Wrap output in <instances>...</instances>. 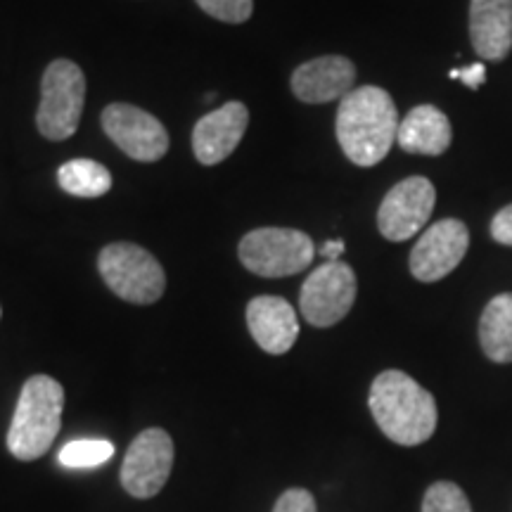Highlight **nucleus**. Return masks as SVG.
<instances>
[{"instance_id":"nucleus-1","label":"nucleus","mask_w":512,"mask_h":512,"mask_svg":"<svg viewBox=\"0 0 512 512\" xmlns=\"http://www.w3.org/2000/svg\"><path fill=\"white\" fill-rule=\"evenodd\" d=\"M399 124L392 95L384 88L361 86L339 100L337 140L356 166L380 164L396 143Z\"/></svg>"},{"instance_id":"nucleus-2","label":"nucleus","mask_w":512,"mask_h":512,"mask_svg":"<svg viewBox=\"0 0 512 512\" xmlns=\"http://www.w3.org/2000/svg\"><path fill=\"white\" fill-rule=\"evenodd\" d=\"M368 406L384 437L399 446L425 444L437 430V401L403 370H384L375 377Z\"/></svg>"},{"instance_id":"nucleus-3","label":"nucleus","mask_w":512,"mask_h":512,"mask_svg":"<svg viewBox=\"0 0 512 512\" xmlns=\"http://www.w3.org/2000/svg\"><path fill=\"white\" fill-rule=\"evenodd\" d=\"M64 389L48 375L24 382L8 430V448L17 460H38L50 451L62 427Z\"/></svg>"},{"instance_id":"nucleus-4","label":"nucleus","mask_w":512,"mask_h":512,"mask_svg":"<svg viewBox=\"0 0 512 512\" xmlns=\"http://www.w3.org/2000/svg\"><path fill=\"white\" fill-rule=\"evenodd\" d=\"M98 268L107 287L131 304H155L166 290V275L147 249L133 242H114L98 256Z\"/></svg>"},{"instance_id":"nucleus-5","label":"nucleus","mask_w":512,"mask_h":512,"mask_svg":"<svg viewBox=\"0 0 512 512\" xmlns=\"http://www.w3.org/2000/svg\"><path fill=\"white\" fill-rule=\"evenodd\" d=\"M240 261L261 278H287L306 271L316 259L309 235L294 228H256L240 240Z\"/></svg>"},{"instance_id":"nucleus-6","label":"nucleus","mask_w":512,"mask_h":512,"mask_svg":"<svg viewBox=\"0 0 512 512\" xmlns=\"http://www.w3.org/2000/svg\"><path fill=\"white\" fill-rule=\"evenodd\" d=\"M86 100V76L81 67L69 60L48 64L41 81V105L36 112V126L48 140H67L79 128Z\"/></svg>"},{"instance_id":"nucleus-7","label":"nucleus","mask_w":512,"mask_h":512,"mask_svg":"<svg viewBox=\"0 0 512 512\" xmlns=\"http://www.w3.org/2000/svg\"><path fill=\"white\" fill-rule=\"evenodd\" d=\"M356 273L344 261H325L304 280L299 309L313 328H332L347 318L356 302Z\"/></svg>"},{"instance_id":"nucleus-8","label":"nucleus","mask_w":512,"mask_h":512,"mask_svg":"<svg viewBox=\"0 0 512 512\" xmlns=\"http://www.w3.org/2000/svg\"><path fill=\"white\" fill-rule=\"evenodd\" d=\"M434 207H437L434 183L425 176H411L396 183L384 195L380 209H377V228L384 240L406 242L427 226Z\"/></svg>"},{"instance_id":"nucleus-9","label":"nucleus","mask_w":512,"mask_h":512,"mask_svg":"<svg viewBox=\"0 0 512 512\" xmlns=\"http://www.w3.org/2000/svg\"><path fill=\"white\" fill-rule=\"evenodd\" d=\"M174 467V439L169 432L150 427L128 446L121 465V486L133 498H152L164 489Z\"/></svg>"},{"instance_id":"nucleus-10","label":"nucleus","mask_w":512,"mask_h":512,"mask_svg":"<svg viewBox=\"0 0 512 512\" xmlns=\"http://www.w3.org/2000/svg\"><path fill=\"white\" fill-rule=\"evenodd\" d=\"M102 128L136 162H157L169 152L164 124L140 107L114 102L102 112Z\"/></svg>"},{"instance_id":"nucleus-11","label":"nucleus","mask_w":512,"mask_h":512,"mask_svg":"<svg viewBox=\"0 0 512 512\" xmlns=\"http://www.w3.org/2000/svg\"><path fill=\"white\" fill-rule=\"evenodd\" d=\"M470 247V230L463 221L444 219L432 223L411 252V273L420 283H439L453 273Z\"/></svg>"},{"instance_id":"nucleus-12","label":"nucleus","mask_w":512,"mask_h":512,"mask_svg":"<svg viewBox=\"0 0 512 512\" xmlns=\"http://www.w3.org/2000/svg\"><path fill=\"white\" fill-rule=\"evenodd\" d=\"M249 126V112L242 102H226L202 117L192 131V152L204 166L221 164L235 152Z\"/></svg>"},{"instance_id":"nucleus-13","label":"nucleus","mask_w":512,"mask_h":512,"mask_svg":"<svg viewBox=\"0 0 512 512\" xmlns=\"http://www.w3.org/2000/svg\"><path fill=\"white\" fill-rule=\"evenodd\" d=\"M356 67L344 55H323L304 62L292 74V93L306 105L344 100L354 91Z\"/></svg>"},{"instance_id":"nucleus-14","label":"nucleus","mask_w":512,"mask_h":512,"mask_svg":"<svg viewBox=\"0 0 512 512\" xmlns=\"http://www.w3.org/2000/svg\"><path fill=\"white\" fill-rule=\"evenodd\" d=\"M247 328L266 354H287L299 337L297 311L283 297H254L247 304Z\"/></svg>"},{"instance_id":"nucleus-15","label":"nucleus","mask_w":512,"mask_h":512,"mask_svg":"<svg viewBox=\"0 0 512 512\" xmlns=\"http://www.w3.org/2000/svg\"><path fill=\"white\" fill-rule=\"evenodd\" d=\"M470 41L486 62H503L512 50V0H470Z\"/></svg>"},{"instance_id":"nucleus-16","label":"nucleus","mask_w":512,"mask_h":512,"mask_svg":"<svg viewBox=\"0 0 512 512\" xmlns=\"http://www.w3.org/2000/svg\"><path fill=\"white\" fill-rule=\"evenodd\" d=\"M451 140V121L434 105L413 107L399 124V133H396V143L408 155L439 157L451 147Z\"/></svg>"},{"instance_id":"nucleus-17","label":"nucleus","mask_w":512,"mask_h":512,"mask_svg":"<svg viewBox=\"0 0 512 512\" xmlns=\"http://www.w3.org/2000/svg\"><path fill=\"white\" fill-rule=\"evenodd\" d=\"M479 344L494 363H512V292H503L484 306L479 318Z\"/></svg>"},{"instance_id":"nucleus-18","label":"nucleus","mask_w":512,"mask_h":512,"mask_svg":"<svg viewBox=\"0 0 512 512\" xmlns=\"http://www.w3.org/2000/svg\"><path fill=\"white\" fill-rule=\"evenodd\" d=\"M57 183L67 195L95 200L112 190V174L107 171V166L93 162V159H72L60 166Z\"/></svg>"},{"instance_id":"nucleus-19","label":"nucleus","mask_w":512,"mask_h":512,"mask_svg":"<svg viewBox=\"0 0 512 512\" xmlns=\"http://www.w3.org/2000/svg\"><path fill=\"white\" fill-rule=\"evenodd\" d=\"M114 456V444L105 439H79L69 441L62 446L60 463L72 470H86V467H98Z\"/></svg>"},{"instance_id":"nucleus-20","label":"nucleus","mask_w":512,"mask_h":512,"mask_svg":"<svg viewBox=\"0 0 512 512\" xmlns=\"http://www.w3.org/2000/svg\"><path fill=\"white\" fill-rule=\"evenodd\" d=\"M422 512H472V508L458 484L434 482L422 498Z\"/></svg>"},{"instance_id":"nucleus-21","label":"nucleus","mask_w":512,"mask_h":512,"mask_svg":"<svg viewBox=\"0 0 512 512\" xmlns=\"http://www.w3.org/2000/svg\"><path fill=\"white\" fill-rule=\"evenodd\" d=\"M209 17L228 24H242L252 17L254 0H195Z\"/></svg>"},{"instance_id":"nucleus-22","label":"nucleus","mask_w":512,"mask_h":512,"mask_svg":"<svg viewBox=\"0 0 512 512\" xmlns=\"http://www.w3.org/2000/svg\"><path fill=\"white\" fill-rule=\"evenodd\" d=\"M273 512H318L316 498L306 489H287L273 505Z\"/></svg>"},{"instance_id":"nucleus-23","label":"nucleus","mask_w":512,"mask_h":512,"mask_svg":"<svg viewBox=\"0 0 512 512\" xmlns=\"http://www.w3.org/2000/svg\"><path fill=\"white\" fill-rule=\"evenodd\" d=\"M489 230H491V238H494L498 245L512 247V204L496 211V216L491 219Z\"/></svg>"},{"instance_id":"nucleus-24","label":"nucleus","mask_w":512,"mask_h":512,"mask_svg":"<svg viewBox=\"0 0 512 512\" xmlns=\"http://www.w3.org/2000/svg\"><path fill=\"white\" fill-rule=\"evenodd\" d=\"M451 79L463 81L467 88L477 91V88L486 81V67L482 62H477V64H470V67H463V69H451Z\"/></svg>"},{"instance_id":"nucleus-25","label":"nucleus","mask_w":512,"mask_h":512,"mask_svg":"<svg viewBox=\"0 0 512 512\" xmlns=\"http://www.w3.org/2000/svg\"><path fill=\"white\" fill-rule=\"evenodd\" d=\"M320 254L328 261H339V256L344 254V242L342 240H328L323 247H320Z\"/></svg>"}]
</instances>
